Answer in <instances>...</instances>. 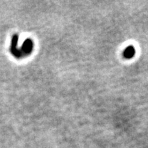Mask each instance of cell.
Returning a JSON list of instances; mask_svg holds the SVG:
<instances>
[{
  "mask_svg": "<svg viewBox=\"0 0 148 148\" xmlns=\"http://www.w3.org/2000/svg\"><path fill=\"white\" fill-rule=\"evenodd\" d=\"M135 54V49L134 47L132 46H129L127 48H125V49L123 51V56H124L125 58L127 59L132 58Z\"/></svg>",
  "mask_w": 148,
  "mask_h": 148,
  "instance_id": "cell-1",
  "label": "cell"
}]
</instances>
